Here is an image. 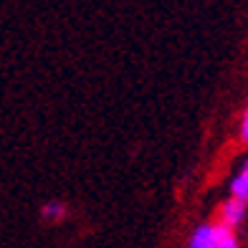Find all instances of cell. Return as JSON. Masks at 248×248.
I'll use <instances>...</instances> for the list:
<instances>
[{
	"label": "cell",
	"mask_w": 248,
	"mask_h": 248,
	"mask_svg": "<svg viewBox=\"0 0 248 248\" xmlns=\"http://www.w3.org/2000/svg\"><path fill=\"white\" fill-rule=\"evenodd\" d=\"M190 248H218V225H198L190 235Z\"/></svg>",
	"instance_id": "cell-1"
},
{
	"label": "cell",
	"mask_w": 248,
	"mask_h": 248,
	"mask_svg": "<svg viewBox=\"0 0 248 248\" xmlns=\"http://www.w3.org/2000/svg\"><path fill=\"white\" fill-rule=\"evenodd\" d=\"M220 220L233 225V228H238V225L246 220V200H241V198L228 200L223 205V210H220Z\"/></svg>",
	"instance_id": "cell-2"
},
{
	"label": "cell",
	"mask_w": 248,
	"mask_h": 248,
	"mask_svg": "<svg viewBox=\"0 0 248 248\" xmlns=\"http://www.w3.org/2000/svg\"><path fill=\"white\" fill-rule=\"evenodd\" d=\"M231 193H233V198L248 200V162L241 167V172L233 177V183H231Z\"/></svg>",
	"instance_id": "cell-3"
},
{
	"label": "cell",
	"mask_w": 248,
	"mask_h": 248,
	"mask_svg": "<svg viewBox=\"0 0 248 248\" xmlns=\"http://www.w3.org/2000/svg\"><path fill=\"white\" fill-rule=\"evenodd\" d=\"M41 218L48 220V223H59L66 218V208L63 202H46V205L41 208Z\"/></svg>",
	"instance_id": "cell-4"
},
{
	"label": "cell",
	"mask_w": 248,
	"mask_h": 248,
	"mask_svg": "<svg viewBox=\"0 0 248 248\" xmlns=\"http://www.w3.org/2000/svg\"><path fill=\"white\" fill-rule=\"evenodd\" d=\"M241 137H243V142L248 144V111L243 114V124H241Z\"/></svg>",
	"instance_id": "cell-5"
}]
</instances>
